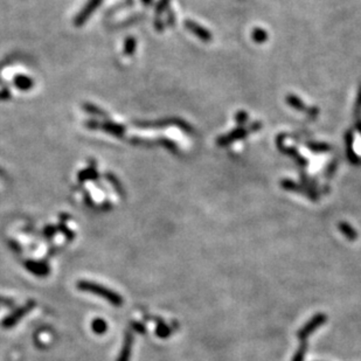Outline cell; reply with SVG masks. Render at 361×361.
Segmentation results:
<instances>
[{
	"label": "cell",
	"instance_id": "2",
	"mask_svg": "<svg viewBox=\"0 0 361 361\" xmlns=\"http://www.w3.org/2000/svg\"><path fill=\"white\" fill-rule=\"evenodd\" d=\"M34 307H35V302L34 301H28L26 304L23 305V306L17 307L14 311H12V312L8 314V316L6 317L4 320H2L1 322L2 328L4 329L13 328L15 324L19 323L20 320L23 319V317L25 316V314L30 312Z\"/></svg>",
	"mask_w": 361,
	"mask_h": 361
},
{
	"label": "cell",
	"instance_id": "6",
	"mask_svg": "<svg viewBox=\"0 0 361 361\" xmlns=\"http://www.w3.org/2000/svg\"><path fill=\"white\" fill-rule=\"evenodd\" d=\"M100 2H101V0H90V1H89V4L87 5V7L83 10V12L81 14H80L79 18H81V19H85V18H87L88 15L95 10V7H96V6L100 4Z\"/></svg>",
	"mask_w": 361,
	"mask_h": 361
},
{
	"label": "cell",
	"instance_id": "5",
	"mask_svg": "<svg viewBox=\"0 0 361 361\" xmlns=\"http://www.w3.org/2000/svg\"><path fill=\"white\" fill-rule=\"evenodd\" d=\"M91 329H92V331H94L95 333H97V334H102V333H104L107 331L108 325L103 319H95L94 322L91 323Z\"/></svg>",
	"mask_w": 361,
	"mask_h": 361
},
{
	"label": "cell",
	"instance_id": "4",
	"mask_svg": "<svg viewBox=\"0 0 361 361\" xmlns=\"http://www.w3.org/2000/svg\"><path fill=\"white\" fill-rule=\"evenodd\" d=\"M132 345H134V334H132L130 331H128L125 333L122 350L119 352V356L117 358V361H130Z\"/></svg>",
	"mask_w": 361,
	"mask_h": 361
},
{
	"label": "cell",
	"instance_id": "1",
	"mask_svg": "<svg viewBox=\"0 0 361 361\" xmlns=\"http://www.w3.org/2000/svg\"><path fill=\"white\" fill-rule=\"evenodd\" d=\"M77 289L106 299L107 302L115 305V306H120L123 304L122 296H119L117 292L112 291V290L107 288V286L98 284V283L90 282V280H80L77 283Z\"/></svg>",
	"mask_w": 361,
	"mask_h": 361
},
{
	"label": "cell",
	"instance_id": "8",
	"mask_svg": "<svg viewBox=\"0 0 361 361\" xmlns=\"http://www.w3.org/2000/svg\"><path fill=\"white\" fill-rule=\"evenodd\" d=\"M17 85L21 89H28L32 87V81L29 79H27V77H18Z\"/></svg>",
	"mask_w": 361,
	"mask_h": 361
},
{
	"label": "cell",
	"instance_id": "7",
	"mask_svg": "<svg viewBox=\"0 0 361 361\" xmlns=\"http://www.w3.org/2000/svg\"><path fill=\"white\" fill-rule=\"evenodd\" d=\"M171 333V330L166 324H164L162 320H158V326H157V334L162 338L168 337V334Z\"/></svg>",
	"mask_w": 361,
	"mask_h": 361
},
{
	"label": "cell",
	"instance_id": "10",
	"mask_svg": "<svg viewBox=\"0 0 361 361\" xmlns=\"http://www.w3.org/2000/svg\"><path fill=\"white\" fill-rule=\"evenodd\" d=\"M132 329H135L136 331L137 332H140V333H144L145 332V328L141 324H138V323H132Z\"/></svg>",
	"mask_w": 361,
	"mask_h": 361
},
{
	"label": "cell",
	"instance_id": "11",
	"mask_svg": "<svg viewBox=\"0 0 361 361\" xmlns=\"http://www.w3.org/2000/svg\"><path fill=\"white\" fill-rule=\"evenodd\" d=\"M144 2H146V4H149V2H151V0H143Z\"/></svg>",
	"mask_w": 361,
	"mask_h": 361
},
{
	"label": "cell",
	"instance_id": "3",
	"mask_svg": "<svg viewBox=\"0 0 361 361\" xmlns=\"http://www.w3.org/2000/svg\"><path fill=\"white\" fill-rule=\"evenodd\" d=\"M25 267L26 269L32 273L33 275L39 277H45L48 276L49 275V267L46 262H40V261H33V260H28L25 262Z\"/></svg>",
	"mask_w": 361,
	"mask_h": 361
},
{
	"label": "cell",
	"instance_id": "9",
	"mask_svg": "<svg viewBox=\"0 0 361 361\" xmlns=\"http://www.w3.org/2000/svg\"><path fill=\"white\" fill-rule=\"evenodd\" d=\"M0 305H4V306L7 307H13L14 306V302L12 299L5 298V297H0Z\"/></svg>",
	"mask_w": 361,
	"mask_h": 361
}]
</instances>
